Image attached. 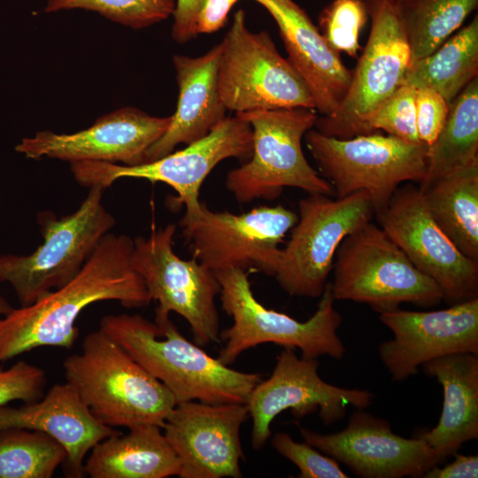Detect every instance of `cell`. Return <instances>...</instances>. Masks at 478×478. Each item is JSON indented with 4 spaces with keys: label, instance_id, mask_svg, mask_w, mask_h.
I'll return each mask as SVG.
<instances>
[{
    "label": "cell",
    "instance_id": "cell-1",
    "mask_svg": "<svg viewBox=\"0 0 478 478\" xmlns=\"http://www.w3.org/2000/svg\"><path fill=\"white\" fill-rule=\"evenodd\" d=\"M134 239L106 234L78 274L34 303L0 317V364L41 347L71 349L75 325L89 305L107 300L140 308L151 300L142 276L134 269Z\"/></svg>",
    "mask_w": 478,
    "mask_h": 478
},
{
    "label": "cell",
    "instance_id": "cell-2",
    "mask_svg": "<svg viewBox=\"0 0 478 478\" xmlns=\"http://www.w3.org/2000/svg\"><path fill=\"white\" fill-rule=\"evenodd\" d=\"M99 329L163 383L176 404H246L262 380L259 374L232 369L211 357L169 318L152 322L140 314H111L101 319Z\"/></svg>",
    "mask_w": 478,
    "mask_h": 478
},
{
    "label": "cell",
    "instance_id": "cell-3",
    "mask_svg": "<svg viewBox=\"0 0 478 478\" xmlns=\"http://www.w3.org/2000/svg\"><path fill=\"white\" fill-rule=\"evenodd\" d=\"M66 382L101 423L163 427L176 405L168 389L98 329L63 362Z\"/></svg>",
    "mask_w": 478,
    "mask_h": 478
},
{
    "label": "cell",
    "instance_id": "cell-4",
    "mask_svg": "<svg viewBox=\"0 0 478 478\" xmlns=\"http://www.w3.org/2000/svg\"><path fill=\"white\" fill-rule=\"evenodd\" d=\"M214 274L220 285L222 309L233 319L231 327L220 333L225 344L218 359L223 364L234 363L244 351L265 343L298 348L305 358L343 356L345 348L337 335L342 317L334 306L330 282H327L315 312L302 322L258 302L248 272L233 268Z\"/></svg>",
    "mask_w": 478,
    "mask_h": 478
},
{
    "label": "cell",
    "instance_id": "cell-5",
    "mask_svg": "<svg viewBox=\"0 0 478 478\" xmlns=\"http://www.w3.org/2000/svg\"><path fill=\"white\" fill-rule=\"evenodd\" d=\"M79 208L57 217L52 212L37 214L43 243L28 255H0V283L12 286L20 306L74 278L101 239L116 224L103 204L104 188L92 186Z\"/></svg>",
    "mask_w": 478,
    "mask_h": 478
},
{
    "label": "cell",
    "instance_id": "cell-6",
    "mask_svg": "<svg viewBox=\"0 0 478 478\" xmlns=\"http://www.w3.org/2000/svg\"><path fill=\"white\" fill-rule=\"evenodd\" d=\"M252 131V154L240 167L228 172L227 190L240 204L274 201L286 187L308 194L334 195L331 184L305 157L302 140L318 119L314 109L281 108L238 112Z\"/></svg>",
    "mask_w": 478,
    "mask_h": 478
},
{
    "label": "cell",
    "instance_id": "cell-7",
    "mask_svg": "<svg viewBox=\"0 0 478 478\" xmlns=\"http://www.w3.org/2000/svg\"><path fill=\"white\" fill-rule=\"evenodd\" d=\"M332 270L335 300L364 303L379 313L398 309L403 303L432 307L443 299L438 285L371 221L342 241Z\"/></svg>",
    "mask_w": 478,
    "mask_h": 478
},
{
    "label": "cell",
    "instance_id": "cell-8",
    "mask_svg": "<svg viewBox=\"0 0 478 478\" xmlns=\"http://www.w3.org/2000/svg\"><path fill=\"white\" fill-rule=\"evenodd\" d=\"M304 138L335 197L365 191L374 213L388 204L403 182L420 183L426 174L428 147L422 143L374 133L339 139L312 128Z\"/></svg>",
    "mask_w": 478,
    "mask_h": 478
},
{
    "label": "cell",
    "instance_id": "cell-9",
    "mask_svg": "<svg viewBox=\"0 0 478 478\" xmlns=\"http://www.w3.org/2000/svg\"><path fill=\"white\" fill-rule=\"evenodd\" d=\"M220 44L218 90L227 111L314 109L302 78L279 53L267 31L248 28L243 9L234 13Z\"/></svg>",
    "mask_w": 478,
    "mask_h": 478
},
{
    "label": "cell",
    "instance_id": "cell-10",
    "mask_svg": "<svg viewBox=\"0 0 478 478\" xmlns=\"http://www.w3.org/2000/svg\"><path fill=\"white\" fill-rule=\"evenodd\" d=\"M298 215L282 205L258 206L234 214L213 212L204 203L185 211L179 225L192 256L212 272L238 268L274 276L279 244Z\"/></svg>",
    "mask_w": 478,
    "mask_h": 478
},
{
    "label": "cell",
    "instance_id": "cell-11",
    "mask_svg": "<svg viewBox=\"0 0 478 478\" xmlns=\"http://www.w3.org/2000/svg\"><path fill=\"white\" fill-rule=\"evenodd\" d=\"M374 216V205L365 191L341 198L308 194L300 199L298 220L281 250L274 275L281 288L290 296L320 297L340 243Z\"/></svg>",
    "mask_w": 478,
    "mask_h": 478
},
{
    "label": "cell",
    "instance_id": "cell-12",
    "mask_svg": "<svg viewBox=\"0 0 478 478\" xmlns=\"http://www.w3.org/2000/svg\"><path fill=\"white\" fill-rule=\"evenodd\" d=\"M176 225L152 230L134 239L132 265L142 276L150 300L158 303L155 320L181 315L189 323L194 343L201 347L220 339L215 298L220 285L214 272L192 259L179 258L173 249Z\"/></svg>",
    "mask_w": 478,
    "mask_h": 478
},
{
    "label": "cell",
    "instance_id": "cell-13",
    "mask_svg": "<svg viewBox=\"0 0 478 478\" xmlns=\"http://www.w3.org/2000/svg\"><path fill=\"white\" fill-rule=\"evenodd\" d=\"M252 149L251 127L235 115L226 117L204 137L158 159L135 166L81 161L72 163L71 171L75 181L87 188L97 185L107 189L121 178L163 182L176 191V204H184L186 211H190L200 204V188L213 168L229 158L246 162Z\"/></svg>",
    "mask_w": 478,
    "mask_h": 478
},
{
    "label": "cell",
    "instance_id": "cell-14",
    "mask_svg": "<svg viewBox=\"0 0 478 478\" xmlns=\"http://www.w3.org/2000/svg\"><path fill=\"white\" fill-rule=\"evenodd\" d=\"M371 29L352 71L349 89L337 112L318 117L314 127L321 134L339 139L361 135L365 118L402 85L411 64L407 37L396 1L364 0Z\"/></svg>",
    "mask_w": 478,
    "mask_h": 478
},
{
    "label": "cell",
    "instance_id": "cell-15",
    "mask_svg": "<svg viewBox=\"0 0 478 478\" xmlns=\"http://www.w3.org/2000/svg\"><path fill=\"white\" fill-rule=\"evenodd\" d=\"M381 228L451 305L478 297V262L465 256L427 211L419 188L399 186L374 213Z\"/></svg>",
    "mask_w": 478,
    "mask_h": 478
},
{
    "label": "cell",
    "instance_id": "cell-16",
    "mask_svg": "<svg viewBox=\"0 0 478 478\" xmlns=\"http://www.w3.org/2000/svg\"><path fill=\"white\" fill-rule=\"evenodd\" d=\"M318 368L317 358H298L294 349L280 352L270 377L254 387L246 402L254 450L265 446L272 421L288 409L297 419L318 411L324 424L330 425L343 418L348 405L361 409L371 405V392L329 384L320 378Z\"/></svg>",
    "mask_w": 478,
    "mask_h": 478
},
{
    "label": "cell",
    "instance_id": "cell-17",
    "mask_svg": "<svg viewBox=\"0 0 478 478\" xmlns=\"http://www.w3.org/2000/svg\"><path fill=\"white\" fill-rule=\"evenodd\" d=\"M246 404L177 403L162 430L179 463L181 478H240L242 425Z\"/></svg>",
    "mask_w": 478,
    "mask_h": 478
},
{
    "label": "cell",
    "instance_id": "cell-18",
    "mask_svg": "<svg viewBox=\"0 0 478 478\" xmlns=\"http://www.w3.org/2000/svg\"><path fill=\"white\" fill-rule=\"evenodd\" d=\"M300 434L305 442L363 478L423 477L440 463L422 437L397 436L386 420L361 408L341 431L325 435L301 428Z\"/></svg>",
    "mask_w": 478,
    "mask_h": 478
},
{
    "label": "cell",
    "instance_id": "cell-19",
    "mask_svg": "<svg viewBox=\"0 0 478 478\" xmlns=\"http://www.w3.org/2000/svg\"><path fill=\"white\" fill-rule=\"evenodd\" d=\"M169 117H156L125 107L104 115L89 128L73 134L39 131L25 137L15 150L30 159L102 161L125 166L147 162L150 148L165 134Z\"/></svg>",
    "mask_w": 478,
    "mask_h": 478
},
{
    "label": "cell",
    "instance_id": "cell-20",
    "mask_svg": "<svg viewBox=\"0 0 478 478\" xmlns=\"http://www.w3.org/2000/svg\"><path fill=\"white\" fill-rule=\"evenodd\" d=\"M379 319L393 333L379 346V356L395 381L407 379L439 357L478 354V297L436 311L398 308L380 313Z\"/></svg>",
    "mask_w": 478,
    "mask_h": 478
},
{
    "label": "cell",
    "instance_id": "cell-21",
    "mask_svg": "<svg viewBox=\"0 0 478 478\" xmlns=\"http://www.w3.org/2000/svg\"><path fill=\"white\" fill-rule=\"evenodd\" d=\"M272 16L288 53V60L306 85L314 109L324 117L340 107L352 70L324 39L306 12L293 0H255Z\"/></svg>",
    "mask_w": 478,
    "mask_h": 478
},
{
    "label": "cell",
    "instance_id": "cell-22",
    "mask_svg": "<svg viewBox=\"0 0 478 478\" xmlns=\"http://www.w3.org/2000/svg\"><path fill=\"white\" fill-rule=\"evenodd\" d=\"M27 428L44 432L66 451L63 464L66 476H85L89 451L117 431L97 420L66 382L54 384L36 401L19 407L0 405V431Z\"/></svg>",
    "mask_w": 478,
    "mask_h": 478
},
{
    "label": "cell",
    "instance_id": "cell-23",
    "mask_svg": "<svg viewBox=\"0 0 478 478\" xmlns=\"http://www.w3.org/2000/svg\"><path fill=\"white\" fill-rule=\"evenodd\" d=\"M220 52V42L197 58L173 57L179 87L177 107L165 134L148 150L147 162L173 152L181 143L204 137L226 119L227 110L218 90Z\"/></svg>",
    "mask_w": 478,
    "mask_h": 478
},
{
    "label": "cell",
    "instance_id": "cell-24",
    "mask_svg": "<svg viewBox=\"0 0 478 478\" xmlns=\"http://www.w3.org/2000/svg\"><path fill=\"white\" fill-rule=\"evenodd\" d=\"M421 368L443 387L438 423L420 435L442 462L463 443L478 438V358L468 352L454 353L428 361Z\"/></svg>",
    "mask_w": 478,
    "mask_h": 478
},
{
    "label": "cell",
    "instance_id": "cell-25",
    "mask_svg": "<svg viewBox=\"0 0 478 478\" xmlns=\"http://www.w3.org/2000/svg\"><path fill=\"white\" fill-rule=\"evenodd\" d=\"M84 463L91 478H166L179 475V460L162 428L140 424L101 440Z\"/></svg>",
    "mask_w": 478,
    "mask_h": 478
},
{
    "label": "cell",
    "instance_id": "cell-26",
    "mask_svg": "<svg viewBox=\"0 0 478 478\" xmlns=\"http://www.w3.org/2000/svg\"><path fill=\"white\" fill-rule=\"evenodd\" d=\"M418 188L437 226L465 256L478 262V163Z\"/></svg>",
    "mask_w": 478,
    "mask_h": 478
},
{
    "label": "cell",
    "instance_id": "cell-27",
    "mask_svg": "<svg viewBox=\"0 0 478 478\" xmlns=\"http://www.w3.org/2000/svg\"><path fill=\"white\" fill-rule=\"evenodd\" d=\"M478 77V17L451 35L427 57L412 63L402 85L428 88L450 105Z\"/></svg>",
    "mask_w": 478,
    "mask_h": 478
},
{
    "label": "cell",
    "instance_id": "cell-28",
    "mask_svg": "<svg viewBox=\"0 0 478 478\" xmlns=\"http://www.w3.org/2000/svg\"><path fill=\"white\" fill-rule=\"evenodd\" d=\"M478 163V77L450 104L441 132L428 147L427 171L420 186Z\"/></svg>",
    "mask_w": 478,
    "mask_h": 478
},
{
    "label": "cell",
    "instance_id": "cell-29",
    "mask_svg": "<svg viewBox=\"0 0 478 478\" xmlns=\"http://www.w3.org/2000/svg\"><path fill=\"white\" fill-rule=\"evenodd\" d=\"M396 4L412 64L434 52L458 31L477 8L478 0H397Z\"/></svg>",
    "mask_w": 478,
    "mask_h": 478
},
{
    "label": "cell",
    "instance_id": "cell-30",
    "mask_svg": "<svg viewBox=\"0 0 478 478\" xmlns=\"http://www.w3.org/2000/svg\"><path fill=\"white\" fill-rule=\"evenodd\" d=\"M66 459L63 445L44 432L0 431V478H50Z\"/></svg>",
    "mask_w": 478,
    "mask_h": 478
},
{
    "label": "cell",
    "instance_id": "cell-31",
    "mask_svg": "<svg viewBox=\"0 0 478 478\" xmlns=\"http://www.w3.org/2000/svg\"><path fill=\"white\" fill-rule=\"evenodd\" d=\"M174 0H47L45 12L81 9L133 29H142L173 15Z\"/></svg>",
    "mask_w": 478,
    "mask_h": 478
},
{
    "label": "cell",
    "instance_id": "cell-32",
    "mask_svg": "<svg viewBox=\"0 0 478 478\" xmlns=\"http://www.w3.org/2000/svg\"><path fill=\"white\" fill-rule=\"evenodd\" d=\"M368 17L364 0H333L319 16V30L338 53L356 58L359 34Z\"/></svg>",
    "mask_w": 478,
    "mask_h": 478
},
{
    "label": "cell",
    "instance_id": "cell-33",
    "mask_svg": "<svg viewBox=\"0 0 478 478\" xmlns=\"http://www.w3.org/2000/svg\"><path fill=\"white\" fill-rule=\"evenodd\" d=\"M415 96V88L399 86L365 118L361 135L383 130L388 135L409 143H421L416 127Z\"/></svg>",
    "mask_w": 478,
    "mask_h": 478
},
{
    "label": "cell",
    "instance_id": "cell-34",
    "mask_svg": "<svg viewBox=\"0 0 478 478\" xmlns=\"http://www.w3.org/2000/svg\"><path fill=\"white\" fill-rule=\"evenodd\" d=\"M273 448L291 461L300 478H348L338 462L326 456L306 442L297 443L285 432L276 433L271 440Z\"/></svg>",
    "mask_w": 478,
    "mask_h": 478
},
{
    "label": "cell",
    "instance_id": "cell-35",
    "mask_svg": "<svg viewBox=\"0 0 478 478\" xmlns=\"http://www.w3.org/2000/svg\"><path fill=\"white\" fill-rule=\"evenodd\" d=\"M46 383L44 370L24 360L7 369L0 368V405L16 400L36 401L43 396Z\"/></svg>",
    "mask_w": 478,
    "mask_h": 478
},
{
    "label": "cell",
    "instance_id": "cell-36",
    "mask_svg": "<svg viewBox=\"0 0 478 478\" xmlns=\"http://www.w3.org/2000/svg\"><path fill=\"white\" fill-rule=\"evenodd\" d=\"M449 104L436 91L428 88L416 89L415 117L419 140L429 147L444 126Z\"/></svg>",
    "mask_w": 478,
    "mask_h": 478
},
{
    "label": "cell",
    "instance_id": "cell-37",
    "mask_svg": "<svg viewBox=\"0 0 478 478\" xmlns=\"http://www.w3.org/2000/svg\"><path fill=\"white\" fill-rule=\"evenodd\" d=\"M204 0H177L173 13L172 37L180 43L196 36L197 17Z\"/></svg>",
    "mask_w": 478,
    "mask_h": 478
},
{
    "label": "cell",
    "instance_id": "cell-38",
    "mask_svg": "<svg viewBox=\"0 0 478 478\" xmlns=\"http://www.w3.org/2000/svg\"><path fill=\"white\" fill-rule=\"evenodd\" d=\"M237 0H204L197 17L196 32L212 34L224 27Z\"/></svg>",
    "mask_w": 478,
    "mask_h": 478
},
{
    "label": "cell",
    "instance_id": "cell-39",
    "mask_svg": "<svg viewBox=\"0 0 478 478\" xmlns=\"http://www.w3.org/2000/svg\"><path fill=\"white\" fill-rule=\"evenodd\" d=\"M452 462L439 467L430 468L423 475L425 478H476L478 477V456L464 455L458 451L453 454Z\"/></svg>",
    "mask_w": 478,
    "mask_h": 478
},
{
    "label": "cell",
    "instance_id": "cell-40",
    "mask_svg": "<svg viewBox=\"0 0 478 478\" xmlns=\"http://www.w3.org/2000/svg\"><path fill=\"white\" fill-rule=\"evenodd\" d=\"M12 309L13 307L12 306V305L3 296L0 295V317L8 314Z\"/></svg>",
    "mask_w": 478,
    "mask_h": 478
},
{
    "label": "cell",
    "instance_id": "cell-41",
    "mask_svg": "<svg viewBox=\"0 0 478 478\" xmlns=\"http://www.w3.org/2000/svg\"><path fill=\"white\" fill-rule=\"evenodd\" d=\"M394 1H397V0H394Z\"/></svg>",
    "mask_w": 478,
    "mask_h": 478
}]
</instances>
